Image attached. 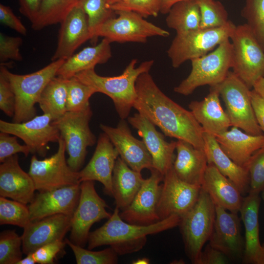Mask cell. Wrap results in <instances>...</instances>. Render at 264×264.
<instances>
[{
  "label": "cell",
  "instance_id": "6da1fadb",
  "mask_svg": "<svg viewBox=\"0 0 264 264\" xmlns=\"http://www.w3.org/2000/svg\"><path fill=\"white\" fill-rule=\"evenodd\" d=\"M133 107L167 136L186 141L204 150V130L192 112L174 102L158 87L149 72L141 74L135 84Z\"/></svg>",
  "mask_w": 264,
  "mask_h": 264
},
{
  "label": "cell",
  "instance_id": "7a4b0ae2",
  "mask_svg": "<svg viewBox=\"0 0 264 264\" xmlns=\"http://www.w3.org/2000/svg\"><path fill=\"white\" fill-rule=\"evenodd\" d=\"M120 210L115 207L110 217L100 227L90 232L88 249L108 245L118 255L130 254L141 250L148 235L157 234L177 226L181 218L172 216L147 226L127 222L121 218Z\"/></svg>",
  "mask_w": 264,
  "mask_h": 264
},
{
  "label": "cell",
  "instance_id": "3957f363",
  "mask_svg": "<svg viewBox=\"0 0 264 264\" xmlns=\"http://www.w3.org/2000/svg\"><path fill=\"white\" fill-rule=\"evenodd\" d=\"M137 60L132 59L121 74L116 76H102L94 68L76 74L83 83L92 87L96 91L106 94L112 100L115 109L121 119L129 116L136 98L135 84L138 77L149 72L154 61L146 60L136 66Z\"/></svg>",
  "mask_w": 264,
  "mask_h": 264
},
{
  "label": "cell",
  "instance_id": "277c9868",
  "mask_svg": "<svg viewBox=\"0 0 264 264\" xmlns=\"http://www.w3.org/2000/svg\"><path fill=\"white\" fill-rule=\"evenodd\" d=\"M65 60L59 59L31 73H13L2 65L0 68L8 78L15 95V109L13 122L21 123L36 115L35 107L44 88L56 76Z\"/></svg>",
  "mask_w": 264,
  "mask_h": 264
},
{
  "label": "cell",
  "instance_id": "5b68a950",
  "mask_svg": "<svg viewBox=\"0 0 264 264\" xmlns=\"http://www.w3.org/2000/svg\"><path fill=\"white\" fill-rule=\"evenodd\" d=\"M216 206L203 189L195 204L182 218L178 224L186 255L194 264H198L203 246L212 234Z\"/></svg>",
  "mask_w": 264,
  "mask_h": 264
},
{
  "label": "cell",
  "instance_id": "8992f818",
  "mask_svg": "<svg viewBox=\"0 0 264 264\" xmlns=\"http://www.w3.org/2000/svg\"><path fill=\"white\" fill-rule=\"evenodd\" d=\"M191 61L189 75L174 88L175 92L185 96L192 94L198 87L214 86L225 79L233 65V47L230 39L211 52Z\"/></svg>",
  "mask_w": 264,
  "mask_h": 264
},
{
  "label": "cell",
  "instance_id": "52a82bcc",
  "mask_svg": "<svg viewBox=\"0 0 264 264\" xmlns=\"http://www.w3.org/2000/svg\"><path fill=\"white\" fill-rule=\"evenodd\" d=\"M236 25L230 20L225 25L214 28H199L176 34L167 53L174 68L187 61L203 56L230 39Z\"/></svg>",
  "mask_w": 264,
  "mask_h": 264
},
{
  "label": "cell",
  "instance_id": "ba28073f",
  "mask_svg": "<svg viewBox=\"0 0 264 264\" xmlns=\"http://www.w3.org/2000/svg\"><path fill=\"white\" fill-rule=\"evenodd\" d=\"M92 116L89 106L81 111H66L61 117L52 121L65 142L68 155L67 164L75 172H79L82 167L87 148L96 142V137L89 127Z\"/></svg>",
  "mask_w": 264,
  "mask_h": 264
},
{
  "label": "cell",
  "instance_id": "9c48e42d",
  "mask_svg": "<svg viewBox=\"0 0 264 264\" xmlns=\"http://www.w3.org/2000/svg\"><path fill=\"white\" fill-rule=\"evenodd\" d=\"M212 87L217 89L224 102L232 126L251 135L263 134L255 116L251 89L236 74L229 71L221 83Z\"/></svg>",
  "mask_w": 264,
  "mask_h": 264
},
{
  "label": "cell",
  "instance_id": "30bf717a",
  "mask_svg": "<svg viewBox=\"0 0 264 264\" xmlns=\"http://www.w3.org/2000/svg\"><path fill=\"white\" fill-rule=\"evenodd\" d=\"M230 40L232 71L251 89L264 77V50L246 23L236 25Z\"/></svg>",
  "mask_w": 264,
  "mask_h": 264
},
{
  "label": "cell",
  "instance_id": "8fae6325",
  "mask_svg": "<svg viewBox=\"0 0 264 264\" xmlns=\"http://www.w3.org/2000/svg\"><path fill=\"white\" fill-rule=\"evenodd\" d=\"M118 16L106 21L96 30L94 38L108 39L110 43H146L154 36L167 37L170 32L147 21L139 14L129 11L115 12Z\"/></svg>",
  "mask_w": 264,
  "mask_h": 264
},
{
  "label": "cell",
  "instance_id": "7c38bea8",
  "mask_svg": "<svg viewBox=\"0 0 264 264\" xmlns=\"http://www.w3.org/2000/svg\"><path fill=\"white\" fill-rule=\"evenodd\" d=\"M58 143L57 152L49 157L39 160L34 155L31 158L28 174L39 192L80 184L78 172L67 164L66 145L61 136Z\"/></svg>",
  "mask_w": 264,
  "mask_h": 264
},
{
  "label": "cell",
  "instance_id": "4fadbf2b",
  "mask_svg": "<svg viewBox=\"0 0 264 264\" xmlns=\"http://www.w3.org/2000/svg\"><path fill=\"white\" fill-rule=\"evenodd\" d=\"M80 187L79 202L71 217L70 240L84 247L88 242L91 226L109 219L111 214L107 211L109 206L97 193L94 181H83Z\"/></svg>",
  "mask_w": 264,
  "mask_h": 264
},
{
  "label": "cell",
  "instance_id": "5bb4252c",
  "mask_svg": "<svg viewBox=\"0 0 264 264\" xmlns=\"http://www.w3.org/2000/svg\"><path fill=\"white\" fill-rule=\"evenodd\" d=\"M157 206L160 220L172 216L182 218L195 204L201 186L188 183L180 179L173 166L164 176Z\"/></svg>",
  "mask_w": 264,
  "mask_h": 264
},
{
  "label": "cell",
  "instance_id": "9a60e30c",
  "mask_svg": "<svg viewBox=\"0 0 264 264\" xmlns=\"http://www.w3.org/2000/svg\"><path fill=\"white\" fill-rule=\"evenodd\" d=\"M0 131L21 139L30 149V153L44 157L50 142H58L60 133L52 124L51 116L43 113L21 123L0 120Z\"/></svg>",
  "mask_w": 264,
  "mask_h": 264
},
{
  "label": "cell",
  "instance_id": "2e32d148",
  "mask_svg": "<svg viewBox=\"0 0 264 264\" xmlns=\"http://www.w3.org/2000/svg\"><path fill=\"white\" fill-rule=\"evenodd\" d=\"M150 176L145 179L130 205L120 212L124 221L134 224L147 226L161 220L157 206L164 176L153 168Z\"/></svg>",
  "mask_w": 264,
  "mask_h": 264
},
{
  "label": "cell",
  "instance_id": "e0dca14e",
  "mask_svg": "<svg viewBox=\"0 0 264 264\" xmlns=\"http://www.w3.org/2000/svg\"><path fill=\"white\" fill-rule=\"evenodd\" d=\"M100 128L110 139L120 157L132 169L141 172L154 168L152 156L143 140L135 138L125 121L121 119L116 127L103 124Z\"/></svg>",
  "mask_w": 264,
  "mask_h": 264
},
{
  "label": "cell",
  "instance_id": "ac0fdd59",
  "mask_svg": "<svg viewBox=\"0 0 264 264\" xmlns=\"http://www.w3.org/2000/svg\"><path fill=\"white\" fill-rule=\"evenodd\" d=\"M216 217L209 244L223 253L229 259L243 258L245 241L241 235L238 213L216 205Z\"/></svg>",
  "mask_w": 264,
  "mask_h": 264
},
{
  "label": "cell",
  "instance_id": "d6986e66",
  "mask_svg": "<svg viewBox=\"0 0 264 264\" xmlns=\"http://www.w3.org/2000/svg\"><path fill=\"white\" fill-rule=\"evenodd\" d=\"M80 184L39 192L28 206L31 221L56 215L72 216L79 202Z\"/></svg>",
  "mask_w": 264,
  "mask_h": 264
},
{
  "label": "cell",
  "instance_id": "ffe728a7",
  "mask_svg": "<svg viewBox=\"0 0 264 264\" xmlns=\"http://www.w3.org/2000/svg\"><path fill=\"white\" fill-rule=\"evenodd\" d=\"M127 119L142 138L152 156L154 168L164 176L173 166L176 141L167 142L155 126L139 113L129 116Z\"/></svg>",
  "mask_w": 264,
  "mask_h": 264
},
{
  "label": "cell",
  "instance_id": "44dd1931",
  "mask_svg": "<svg viewBox=\"0 0 264 264\" xmlns=\"http://www.w3.org/2000/svg\"><path fill=\"white\" fill-rule=\"evenodd\" d=\"M119 153L105 133H100L93 154L87 165L78 172L80 183L98 181L104 186V192L112 196V174Z\"/></svg>",
  "mask_w": 264,
  "mask_h": 264
},
{
  "label": "cell",
  "instance_id": "7402d4cb",
  "mask_svg": "<svg viewBox=\"0 0 264 264\" xmlns=\"http://www.w3.org/2000/svg\"><path fill=\"white\" fill-rule=\"evenodd\" d=\"M71 217L59 214L31 221L23 228L22 236L23 253L27 255L45 244L63 240L70 230Z\"/></svg>",
  "mask_w": 264,
  "mask_h": 264
},
{
  "label": "cell",
  "instance_id": "603a6c76",
  "mask_svg": "<svg viewBox=\"0 0 264 264\" xmlns=\"http://www.w3.org/2000/svg\"><path fill=\"white\" fill-rule=\"evenodd\" d=\"M60 23L57 45L51 61L67 59L82 44L91 39L87 14L79 3Z\"/></svg>",
  "mask_w": 264,
  "mask_h": 264
},
{
  "label": "cell",
  "instance_id": "cb8c5ba5",
  "mask_svg": "<svg viewBox=\"0 0 264 264\" xmlns=\"http://www.w3.org/2000/svg\"><path fill=\"white\" fill-rule=\"evenodd\" d=\"M36 190L29 174L21 167L17 154L6 158L0 165V196L23 204L30 203Z\"/></svg>",
  "mask_w": 264,
  "mask_h": 264
},
{
  "label": "cell",
  "instance_id": "d4e9b609",
  "mask_svg": "<svg viewBox=\"0 0 264 264\" xmlns=\"http://www.w3.org/2000/svg\"><path fill=\"white\" fill-rule=\"evenodd\" d=\"M201 188L216 205L232 212H240L243 198L237 186L212 164H208Z\"/></svg>",
  "mask_w": 264,
  "mask_h": 264
},
{
  "label": "cell",
  "instance_id": "484cf974",
  "mask_svg": "<svg viewBox=\"0 0 264 264\" xmlns=\"http://www.w3.org/2000/svg\"><path fill=\"white\" fill-rule=\"evenodd\" d=\"M217 89L210 87L208 94L201 101H193L189 108L204 132L216 136L232 126L226 112L221 107Z\"/></svg>",
  "mask_w": 264,
  "mask_h": 264
},
{
  "label": "cell",
  "instance_id": "4316f807",
  "mask_svg": "<svg viewBox=\"0 0 264 264\" xmlns=\"http://www.w3.org/2000/svg\"><path fill=\"white\" fill-rule=\"evenodd\" d=\"M176 150L173 168L177 176L188 183L201 186L208 166L205 151L183 140L176 141Z\"/></svg>",
  "mask_w": 264,
  "mask_h": 264
},
{
  "label": "cell",
  "instance_id": "83f0119b",
  "mask_svg": "<svg viewBox=\"0 0 264 264\" xmlns=\"http://www.w3.org/2000/svg\"><path fill=\"white\" fill-rule=\"evenodd\" d=\"M222 151L237 164L248 169L252 155L264 146V135H253L232 126L216 136Z\"/></svg>",
  "mask_w": 264,
  "mask_h": 264
},
{
  "label": "cell",
  "instance_id": "f1b7e54d",
  "mask_svg": "<svg viewBox=\"0 0 264 264\" xmlns=\"http://www.w3.org/2000/svg\"><path fill=\"white\" fill-rule=\"evenodd\" d=\"M204 151L208 164H212L231 180L243 195L249 190L248 169L235 163L221 149L216 137L204 131Z\"/></svg>",
  "mask_w": 264,
  "mask_h": 264
},
{
  "label": "cell",
  "instance_id": "f546056e",
  "mask_svg": "<svg viewBox=\"0 0 264 264\" xmlns=\"http://www.w3.org/2000/svg\"><path fill=\"white\" fill-rule=\"evenodd\" d=\"M260 203L259 194L248 193L243 198L240 210L245 229V248L242 258L244 264H256L261 251L259 223Z\"/></svg>",
  "mask_w": 264,
  "mask_h": 264
},
{
  "label": "cell",
  "instance_id": "4dcf8cb0",
  "mask_svg": "<svg viewBox=\"0 0 264 264\" xmlns=\"http://www.w3.org/2000/svg\"><path fill=\"white\" fill-rule=\"evenodd\" d=\"M110 43L103 38L98 44L85 47L74 54L65 60L56 76L68 79L79 72L94 69L96 65L107 63L112 56Z\"/></svg>",
  "mask_w": 264,
  "mask_h": 264
},
{
  "label": "cell",
  "instance_id": "1f68e13d",
  "mask_svg": "<svg viewBox=\"0 0 264 264\" xmlns=\"http://www.w3.org/2000/svg\"><path fill=\"white\" fill-rule=\"evenodd\" d=\"M144 180L141 173L132 169L118 156L112 179V197L116 206L121 211L126 209L132 201Z\"/></svg>",
  "mask_w": 264,
  "mask_h": 264
},
{
  "label": "cell",
  "instance_id": "d6a6232c",
  "mask_svg": "<svg viewBox=\"0 0 264 264\" xmlns=\"http://www.w3.org/2000/svg\"><path fill=\"white\" fill-rule=\"evenodd\" d=\"M67 79L56 76L46 85L38 104L44 113L49 114L52 121L66 111Z\"/></svg>",
  "mask_w": 264,
  "mask_h": 264
},
{
  "label": "cell",
  "instance_id": "836d02e7",
  "mask_svg": "<svg viewBox=\"0 0 264 264\" xmlns=\"http://www.w3.org/2000/svg\"><path fill=\"white\" fill-rule=\"evenodd\" d=\"M166 23L176 34L200 28V14L196 0H185L174 4L167 13Z\"/></svg>",
  "mask_w": 264,
  "mask_h": 264
},
{
  "label": "cell",
  "instance_id": "e575fe53",
  "mask_svg": "<svg viewBox=\"0 0 264 264\" xmlns=\"http://www.w3.org/2000/svg\"><path fill=\"white\" fill-rule=\"evenodd\" d=\"M79 0H43L39 11L31 22L34 30L61 23Z\"/></svg>",
  "mask_w": 264,
  "mask_h": 264
},
{
  "label": "cell",
  "instance_id": "d590c367",
  "mask_svg": "<svg viewBox=\"0 0 264 264\" xmlns=\"http://www.w3.org/2000/svg\"><path fill=\"white\" fill-rule=\"evenodd\" d=\"M66 82L67 111H79L89 107V100L96 90L75 76L67 79Z\"/></svg>",
  "mask_w": 264,
  "mask_h": 264
},
{
  "label": "cell",
  "instance_id": "8d00e7d4",
  "mask_svg": "<svg viewBox=\"0 0 264 264\" xmlns=\"http://www.w3.org/2000/svg\"><path fill=\"white\" fill-rule=\"evenodd\" d=\"M31 222L28 207L15 200L0 197V224L25 228Z\"/></svg>",
  "mask_w": 264,
  "mask_h": 264
},
{
  "label": "cell",
  "instance_id": "74e56055",
  "mask_svg": "<svg viewBox=\"0 0 264 264\" xmlns=\"http://www.w3.org/2000/svg\"><path fill=\"white\" fill-rule=\"evenodd\" d=\"M65 241L71 248L77 264H116L118 255L110 246L100 251H92L73 243L70 240Z\"/></svg>",
  "mask_w": 264,
  "mask_h": 264
},
{
  "label": "cell",
  "instance_id": "f35d334b",
  "mask_svg": "<svg viewBox=\"0 0 264 264\" xmlns=\"http://www.w3.org/2000/svg\"><path fill=\"white\" fill-rule=\"evenodd\" d=\"M200 10V28L218 27L228 22V12L223 5L216 0H196Z\"/></svg>",
  "mask_w": 264,
  "mask_h": 264
},
{
  "label": "cell",
  "instance_id": "ab89813d",
  "mask_svg": "<svg viewBox=\"0 0 264 264\" xmlns=\"http://www.w3.org/2000/svg\"><path fill=\"white\" fill-rule=\"evenodd\" d=\"M78 3L87 14L90 40L93 42L97 29L108 19L114 17L115 13L108 7L107 0H79Z\"/></svg>",
  "mask_w": 264,
  "mask_h": 264
},
{
  "label": "cell",
  "instance_id": "60d3db41",
  "mask_svg": "<svg viewBox=\"0 0 264 264\" xmlns=\"http://www.w3.org/2000/svg\"><path fill=\"white\" fill-rule=\"evenodd\" d=\"M241 15L264 50V0H246Z\"/></svg>",
  "mask_w": 264,
  "mask_h": 264
},
{
  "label": "cell",
  "instance_id": "b9f144b4",
  "mask_svg": "<svg viewBox=\"0 0 264 264\" xmlns=\"http://www.w3.org/2000/svg\"><path fill=\"white\" fill-rule=\"evenodd\" d=\"M22 241L15 230H4L0 234V264H17L22 259Z\"/></svg>",
  "mask_w": 264,
  "mask_h": 264
},
{
  "label": "cell",
  "instance_id": "7bdbcfd3",
  "mask_svg": "<svg viewBox=\"0 0 264 264\" xmlns=\"http://www.w3.org/2000/svg\"><path fill=\"white\" fill-rule=\"evenodd\" d=\"M161 3V0H124L108 7L114 12L132 11L147 18L158 16L160 11Z\"/></svg>",
  "mask_w": 264,
  "mask_h": 264
},
{
  "label": "cell",
  "instance_id": "ee69618b",
  "mask_svg": "<svg viewBox=\"0 0 264 264\" xmlns=\"http://www.w3.org/2000/svg\"><path fill=\"white\" fill-rule=\"evenodd\" d=\"M248 193L259 194L264 190V146L252 155L248 165Z\"/></svg>",
  "mask_w": 264,
  "mask_h": 264
},
{
  "label": "cell",
  "instance_id": "f6af8a7d",
  "mask_svg": "<svg viewBox=\"0 0 264 264\" xmlns=\"http://www.w3.org/2000/svg\"><path fill=\"white\" fill-rule=\"evenodd\" d=\"M22 43L20 37L9 36L0 33V62L3 64L9 60L22 61L20 48Z\"/></svg>",
  "mask_w": 264,
  "mask_h": 264
},
{
  "label": "cell",
  "instance_id": "bcb514c9",
  "mask_svg": "<svg viewBox=\"0 0 264 264\" xmlns=\"http://www.w3.org/2000/svg\"><path fill=\"white\" fill-rule=\"evenodd\" d=\"M17 137L11 134L0 132V162L18 153H22L27 156L30 153L29 148L25 144H20Z\"/></svg>",
  "mask_w": 264,
  "mask_h": 264
},
{
  "label": "cell",
  "instance_id": "7dc6e473",
  "mask_svg": "<svg viewBox=\"0 0 264 264\" xmlns=\"http://www.w3.org/2000/svg\"><path fill=\"white\" fill-rule=\"evenodd\" d=\"M0 109L9 117H13L15 95L6 75L0 69Z\"/></svg>",
  "mask_w": 264,
  "mask_h": 264
},
{
  "label": "cell",
  "instance_id": "c3c4849f",
  "mask_svg": "<svg viewBox=\"0 0 264 264\" xmlns=\"http://www.w3.org/2000/svg\"><path fill=\"white\" fill-rule=\"evenodd\" d=\"M66 243L63 240L45 244L35 250L33 253L37 263L52 264L57 255L64 250Z\"/></svg>",
  "mask_w": 264,
  "mask_h": 264
},
{
  "label": "cell",
  "instance_id": "681fc988",
  "mask_svg": "<svg viewBox=\"0 0 264 264\" xmlns=\"http://www.w3.org/2000/svg\"><path fill=\"white\" fill-rule=\"evenodd\" d=\"M0 22L1 24L22 35L27 34L26 28L15 15L11 7L2 4H0Z\"/></svg>",
  "mask_w": 264,
  "mask_h": 264
},
{
  "label": "cell",
  "instance_id": "f907efd6",
  "mask_svg": "<svg viewBox=\"0 0 264 264\" xmlns=\"http://www.w3.org/2000/svg\"><path fill=\"white\" fill-rule=\"evenodd\" d=\"M229 258L220 251L209 244L201 253L198 264H226Z\"/></svg>",
  "mask_w": 264,
  "mask_h": 264
},
{
  "label": "cell",
  "instance_id": "816d5d0a",
  "mask_svg": "<svg viewBox=\"0 0 264 264\" xmlns=\"http://www.w3.org/2000/svg\"><path fill=\"white\" fill-rule=\"evenodd\" d=\"M250 96L257 122L264 135V99L253 89L250 91Z\"/></svg>",
  "mask_w": 264,
  "mask_h": 264
},
{
  "label": "cell",
  "instance_id": "f5cc1de1",
  "mask_svg": "<svg viewBox=\"0 0 264 264\" xmlns=\"http://www.w3.org/2000/svg\"><path fill=\"white\" fill-rule=\"evenodd\" d=\"M19 11L32 22L36 18L43 0H18Z\"/></svg>",
  "mask_w": 264,
  "mask_h": 264
},
{
  "label": "cell",
  "instance_id": "db71d44e",
  "mask_svg": "<svg viewBox=\"0 0 264 264\" xmlns=\"http://www.w3.org/2000/svg\"><path fill=\"white\" fill-rule=\"evenodd\" d=\"M185 0H161L160 13L162 14H167L174 4Z\"/></svg>",
  "mask_w": 264,
  "mask_h": 264
},
{
  "label": "cell",
  "instance_id": "11a10c76",
  "mask_svg": "<svg viewBox=\"0 0 264 264\" xmlns=\"http://www.w3.org/2000/svg\"><path fill=\"white\" fill-rule=\"evenodd\" d=\"M252 88L264 99V77L259 79L255 83Z\"/></svg>",
  "mask_w": 264,
  "mask_h": 264
},
{
  "label": "cell",
  "instance_id": "9f6ffc18",
  "mask_svg": "<svg viewBox=\"0 0 264 264\" xmlns=\"http://www.w3.org/2000/svg\"><path fill=\"white\" fill-rule=\"evenodd\" d=\"M37 263L34 257L33 253H30L26 255V256L20 260L17 264H35Z\"/></svg>",
  "mask_w": 264,
  "mask_h": 264
},
{
  "label": "cell",
  "instance_id": "6f0895ef",
  "mask_svg": "<svg viewBox=\"0 0 264 264\" xmlns=\"http://www.w3.org/2000/svg\"><path fill=\"white\" fill-rule=\"evenodd\" d=\"M256 264H264V243L262 244L261 251L256 261Z\"/></svg>",
  "mask_w": 264,
  "mask_h": 264
},
{
  "label": "cell",
  "instance_id": "680465c9",
  "mask_svg": "<svg viewBox=\"0 0 264 264\" xmlns=\"http://www.w3.org/2000/svg\"><path fill=\"white\" fill-rule=\"evenodd\" d=\"M132 263L134 264H148L150 263V260L147 258H142L133 261Z\"/></svg>",
  "mask_w": 264,
  "mask_h": 264
},
{
  "label": "cell",
  "instance_id": "91938a15",
  "mask_svg": "<svg viewBox=\"0 0 264 264\" xmlns=\"http://www.w3.org/2000/svg\"><path fill=\"white\" fill-rule=\"evenodd\" d=\"M123 0H107L108 7Z\"/></svg>",
  "mask_w": 264,
  "mask_h": 264
},
{
  "label": "cell",
  "instance_id": "94428289",
  "mask_svg": "<svg viewBox=\"0 0 264 264\" xmlns=\"http://www.w3.org/2000/svg\"><path fill=\"white\" fill-rule=\"evenodd\" d=\"M263 199L264 200V190L263 191Z\"/></svg>",
  "mask_w": 264,
  "mask_h": 264
},
{
  "label": "cell",
  "instance_id": "6125c7cd",
  "mask_svg": "<svg viewBox=\"0 0 264 264\" xmlns=\"http://www.w3.org/2000/svg\"></svg>",
  "mask_w": 264,
  "mask_h": 264
}]
</instances>
